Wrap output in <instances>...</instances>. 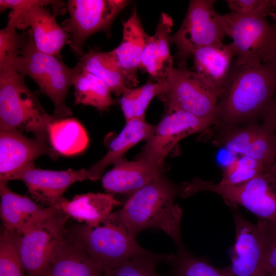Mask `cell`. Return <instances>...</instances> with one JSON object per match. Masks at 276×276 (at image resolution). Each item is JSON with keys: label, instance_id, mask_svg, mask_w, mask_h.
<instances>
[{"label": "cell", "instance_id": "obj_42", "mask_svg": "<svg viewBox=\"0 0 276 276\" xmlns=\"http://www.w3.org/2000/svg\"><path fill=\"white\" fill-rule=\"evenodd\" d=\"M273 101L275 102H276V98L273 99Z\"/></svg>", "mask_w": 276, "mask_h": 276}, {"label": "cell", "instance_id": "obj_28", "mask_svg": "<svg viewBox=\"0 0 276 276\" xmlns=\"http://www.w3.org/2000/svg\"><path fill=\"white\" fill-rule=\"evenodd\" d=\"M75 103L91 106L104 111L114 104L106 84L95 75L82 68L73 83Z\"/></svg>", "mask_w": 276, "mask_h": 276}, {"label": "cell", "instance_id": "obj_39", "mask_svg": "<svg viewBox=\"0 0 276 276\" xmlns=\"http://www.w3.org/2000/svg\"><path fill=\"white\" fill-rule=\"evenodd\" d=\"M269 171L276 175V162L273 163Z\"/></svg>", "mask_w": 276, "mask_h": 276}, {"label": "cell", "instance_id": "obj_38", "mask_svg": "<svg viewBox=\"0 0 276 276\" xmlns=\"http://www.w3.org/2000/svg\"><path fill=\"white\" fill-rule=\"evenodd\" d=\"M262 117L263 123L268 126L276 135V102L273 100L267 106Z\"/></svg>", "mask_w": 276, "mask_h": 276}, {"label": "cell", "instance_id": "obj_14", "mask_svg": "<svg viewBox=\"0 0 276 276\" xmlns=\"http://www.w3.org/2000/svg\"><path fill=\"white\" fill-rule=\"evenodd\" d=\"M12 180L23 181L36 202L48 207L59 204L66 190L77 181L88 180V175L86 169L44 170L37 168L33 163L13 175Z\"/></svg>", "mask_w": 276, "mask_h": 276}, {"label": "cell", "instance_id": "obj_17", "mask_svg": "<svg viewBox=\"0 0 276 276\" xmlns=\"http://www.w3.org/2000/svg\"><path fill=\"white\" fill-rule=\"evenodd\" d=\"M56 16L45 7H33L19 13L16 28L22 30L30 28L39 50L60 58L62 49L69 44L70 36L57 23Z\"/></svg>", "mask_w": 276, "mask_h": 276}, {"label": "cell", "instance_id": "obj_4", "mask_svg": "<svg viewBox=\"0 0 276 276\" xmlns=\"http://www.w3.org/2000/svg\"><path fill=\"white\" fill-rule=\"evenodd\" d=\"M14 65L19 74L30 77L37 83L39 93L51 100L54 105L53 115L57 120L70 118L73 114L65 101L70 87L82 70L79 63L71 68L60 58L39 50L34 43L32 31L29 29Z\"/></svg>", "mask_w": 276, "mask_h": 276}, {"label": "cell", "instance_id": "obj_27", "mask_svg": "<svg viewBox=\"0 0 276 276\" xmlns=\"http://www.w3.org/2000/svg\"><path fill=\"white\" fill-rule=\"evenodd\" d=\"M163 263L170 267L171 276H232L228 266L220 268L204 257L195 256L185 245L176 254L165 255Z\"/></svg>", "mask_w": 276, "mask_h": 276}, {"label": "cell", "instance_id": "obj_30", "mask_svg": "<svg viewBox=\"0 0 276 276\" xmlns=\"http://www.w3.org/2000/svg\"><path fill=\"white\" fill-rule=\"evenodd\" d=\"M18 235L4 227L0 237V276H24L17 247Z\"/></svg>", "mask_w": 276, "mask_h": 276}, {"label": "cell", "instance_id": "obj_25", "mask_svg": "<svg viewBox=\"0 0 276 276\" xmlns=\"http://www.w3.org/2000/svg\"><path fill=\"white\" fill-rule=\"evenodd\" d=\"M82 68L99 77L118 96L136 85L120 66L113 50L90 49L79 57Z\"/></svg>", "mask_w": 276, "mask_h": 276}, {"label": "cell", "instance_id": "obj_2", "mask_svg": "<svg viewBox=\"0 0 276 276\" xmlns=\"http://www.w3.org/2000/svg\"><path fill=\"white\" fill-rule=\"evenodd\" d=\"M179 193V185L160 175L130 195L121 209L104 220L122 225L135 239L144 230L159 229L173 239L177 248L182 247L185 245L180 233L182 210L175 203Z\"/></svg>", "mask_w": 276, "mask_h": 276}, {"label": "cell", "instance_id": "obj_1", "mask_svg": "<svg viewBox=\"0 0 276 276\" xmlns=\"http://www.w3.org/2000/svg\"><path fill=\"white\" fill-rule=\"evenodd\" d=\"M276 93V59L257 66L233 63L214 125L220 130L243 126L262 116Z\"/></svg>", "mask_w": 276, "mask_h": 276}, {"label": "cell", "instance_id": "obj_15", "mask_svg": "<svg viewBox=\"0 0 276 276\" xmlns=\"http://www.w3.org/2000/svg\"><path fill=\"white\" fill-rule=\"evenodd\" d=\"M58 154L45 142L17 130H0V183L7 184L17 172L39 157Z\"/></svg>", "mask_w": 276, "mask_h": 276}, {"label": "cell", "instance_id": "obj_35", "mask_svg": "<svg viewBox=\"0 0 276 276\" xmlns=\"http://www.w3.org/2000/svg\"><path fill=\"white\" fill-rule=\"evenodd\" d=\"M263 235L266 275L276 276V222L259 219Z\"/></svg>", "mask_w": 276, "mask_h": 276}, {"label": "cell", "instance_id": "obj_40", "mask_svg": "<svg viewBox=\"0 0 276 276\" xmlns=\"http://www.w3.org/2000/svg\"><path fill=\"white\" fill-rule=\"evenodd\" d=\"M269 16L273 19V22L276 24V11L270 12Z\"/></svg>", "mask_w": 276, "mask_h": 276}, {"label": "cell", "instance_id": "obj_31", "mask_svg": "<svg viewBox=\"0 0 276 276\" xmlns=\"http://www.w3.org/2000/svg\"><path fill=\"white\" fill-rule=\"evenodd\" d=\"M269 171L262 164L247 156L234 159L226 166L220 183L235 186L245 182Z\"/></svg>", "mask_w": 276, "mask_h": 276}, {"label": "cell", "instance_id": "obj_22", "mask_svg": "<svg viewBox=\"0 0 276 276\" xmlns=\"http://www.w3.org/2000/svg\"><path fill=\"white\" fill-rule=\"evenodd\" d=\"M171 17L162 13L155 32L150 36L145 46L140 68L153 78L162 81L168 70L173 67V59L169 48L170 33L173 26Z\"/></svg>", "mask_w": 276, "mask_h": 276}, {"label": "cell", "instance_id": "obj_24", "mask_svg": "<svg viewBox=\"0 0 276 276\" xmlns=\"http://www.w3.org/2000/svg\"><path fill=\"white\" fill-rule=\"evenodd\" d=\"M120 202L112 194L87 193L76 195L71 200L63 198L58 204L70 217L90 227L102 223Z\"/></svg>", "mask_w": 276, "mask_h": 276}, {"label": "cell", "instance_id": "obj_13", "mask_svg": "<svg viewBox=\"0 0 276 276\" xmlns=\"http://www.w3.org/2000/svg\"><path fill=\"white\" fill-rule=\"evenodd\" d=\"M228 206L233 214L236 232L231 263L228 266L232 276H266L263 235L260 225L247 220L240 213L238 206Z\"/></svg>", "mask_w": 276, "mask_h": 276}, {"label": "cell", "instance_id": "obj_34", "mask_svg": "<svg viewBox=\"0 0 276 276\" xmlns=\"http://www.w3.org/2000/svg\"><path fill=\"white\" fill-rule=\"evenodd\" d=\"M261 125L250 124L227 130H220L219 142L229 151L242 155L258 133Z\"/></svg>", "mask_w": 276, "mask_h": 276}, {"label": "cell", "instance_id": "obj_43", "mask_svg": "<svg viewBox=\"0 0 276 276\" xmlns=\"http://www.w3.org/2000/svg\"><path fill=\"white\" fill-rule=\"evenodd\" d=\"M266 276H269V275H266Z\"/></svg>", "mask_w": 276, "mask_h": 276}, {"label": "cell", "instance_id": "obj_26", "mask_svg": "<svg viewBox=\"0 0 276 276\" xmlns=\"http://www.w3.org/2000/svg\"><path fill=\"white\" fill-rule=\"evenodd\" d=\"M49 143L58 153L72 155L82 152L88 144V137L81 124L76 119L57 120L48 129Z\"/></svg>", "mask_w": 276, "mask_h": 276}, {"label": "cell", "instance_id": "obj_6", "mask_svg": "<svg viewBox=\"0 0 276 276\" xmlns=\"http://www.w3.org/2000/svg\"><path fill=\"white\" fill-rule=\"evenodd\" d=\"M200 191L217 194L227 205L242 206L259 219L276 222V175L270 171L235 186L195 178L180 185L179 196L188 197Z\"/></svg>", "mask_w": 276, "mask_h": 276}, {"label": "cell", "instance_id": "obj_16", "mask_svg": "<svg viewBox=\"0 0 276 276\" xmlns=\"http://www.w3.org/2000/svg\"><path fill=\"white\" fill-rule=\"evenodd\" d=\"M193 56L194 72L219 101L225 92L236 56L232 43L203 47L197 50Z\"/></svg>", "mask_w": 276, "mask_h": 276}, {"label": "cell", "instance_id": "obj_23", "mask_svg": "<svg viewBox=\"0 0 276 276\" xmlns=\"http://www.w3.org/2000/svg\"><path fill=\"white\" fill-rule=\"evenodd\" d=\"M149 36L145 31L136 10L123 24V37L120 45L113 50L125 73L135 84L136 73Z\"/></svg>", "mask_w": 276, "mask_h": 276}, {"label": "cell", "instance_id": "obj_7", "mask_svg": "<svg viewBox=\"0 0 276 276\" xmlns=\"http://www.w3.org/2000/svg\"><path fill=\"white\" fill-rule=\"evenodd\" d=\"M70 216L58 205L18 235L17 247L27 276H42L62 241Z\"/></svg>", "mask_w": 276, "mask_h": 276}, {"label": "cell", "instance_id": "obj_3", "mask_svg": "<svg viewBox=\"0 0 276 276\" xmlns=\"http://www.w3.org/2000/svg\"><path fill=\"white\" fill-rule=\"evenodd\" d=\"M25 77L14 64L0 65V130L31 132L49 144L48 129L57 119L44 110Z\"/></svg>", "mask_w": 276, "mask_h": 276}, {"label": "cell", "instance_id": "obj_18", "mask_svg": "<svg viewBox=\"0 0 276 276\" xmlns=\"http://www.w3.org/2000/svg\"><path fill=\"white\" fill-rule=\"evenodd\" d=\"M163 165L142 158L128 161L123 158L103 176L102 186L108 192L130 195L163 174Z\"/></svg>", "mask_w": 276, "mask_h": 276}, {"label": "cell", "instance_id": "obj_41", "mask_svg": "<svg viewBox=\"0 0 276 276\" xmlns=\"http://www.w3.org/2000/svg\"><path fill=\"white\" fill-rule=\"evenodd\" d=\"M151 276H161L159 274H158L157 273H156L155 272H154Z\"/></svg>", "mask_w": 276, "mask_h": 276}, {"label": "cell", "instance_id": "obj_5", "mask_svg": "<svg viewBox=\"0 0 276 276\" xmlns=\"http://www.w3.org/2000/svg\"><path fill=\"white\" fill-rule=\"evenodd\" d=\"M66 233L104 271L150 252L141 246L122 225L106 220L96 227L85 223L67 225Z\"/></svg>", "mask_w": 276, "mask_h": 276}, {"label": "cell", "instance_id": "obj_32", "mask_svg": "<svg viewBox=\"0 0 276 276\" xmlns=\"http://www.w3.org/2000/svg\"><path fill=\"white\" fill-rule=\"evenodd\" d=\"M262 164L268 170L274 163L276 155V135L266 124H261L253 141L242 155Z\"/></svg>", "mask_w": 276, "mask_h": 276}, {"label": "cell", "instance_id": "obj_29", "mask_svg": "<svg viewBox=\"0 0 276 276\" xmlns=\"http://www.w3.org/2000/svg\"><path fill=\"white\" fill-rule=\"evenodd\" d=\"M163 81L149 82L137 88L127 89L121 96L120 103L126 121L145 118L146 110L152 99L164 89Z\"/></svg>", "mask_w": 276, "mask_h": 276}, {"label": "cell", "instance_id": "obj_12", "mask_svg": "<svg viewBox=\"0 0 276 276\" xmlns=\"http://www.w3.org/2000/svg\"><path fill=\"white\" fill-rule=\"evenodd\" d=\"M213 124L183 111L166 112L155 126L137 158L163 165L169 152L181 140L208 129Z\"/></svg>", "mask_w": 276, "mask_h": 276}, {"label": "cell", "instance_id": "obj_36", "mask_svg": "<svg viewBox=\"0 0 276 276\" xmlns=\"http://www.w3.org/2000/svg\"><path fill=\"white\" fill-rule=\"evenodd\" d=\"M51 6L55 15L64 14L66 11L65 3L55 0H0V11L4 12L7 9L20 13L35 7H45Z\"/></svg>", "mask_w": 276, "mask_h": 276}, {"label": "cell", "instance_id": "obj_19", "mask_svg": "<svg viewBox=\"0 0 276 276\" xmlns=\"http://www.w3.org/2000/svg\"><path fill=\"white\" fill-rule=\"evenodd\" d=\"M104 270L66 233L42 276H103Z\"/></svg>", "mask_w": 276, "mask_h": 276}, {"label": "cell", "instance_id": "obj_33", "mask_svg": "<svg viewBox=\"0 0 276 276\" xmlns=\"http://www.w3.org/2000/svg\"><path fill=\"white\" fill-rule=\"evenodd\" d=\"M165 256L150 252L105 271L103 276H151L157 265L163 262Z\"/></svg>", "mask_w": 276, "mask_h": 276}, {"label": "cell", "instance_id": "obj_11", "mask_svg": "<svg viewBox=\"0 0 276 276\" xmlns=\"http://www.w3.org/2000/svg\"><path fill=\"white\" fill-rule=\"evenodd\" d=\"M125 0H69L66 9L70 17L62 22L69 34V45L79 57L83 46L91 35L108 31L118 14L128 5Z\"/></svg>", "mask_w": 276, "mask_h": 276}, {"label": "cell", "instance_id": "obj_8", "mask_svg": "<svg viewBox=\"0 0 276 276\" xmlns=\"http://www.w3.org/2000/svg\"><path fill=\"white\" fill-rule=\"evenodd\" d=\"M227 34L233 39L234 63L257 66L276 59V24L263 15H223Z\"/></svg>", "mask_w": 276, "mask_h": 276}, {"label": "cell", "instance_id": "obj_37", "mask_svg": "<svg viewBox=\"0 0 276 276\" xmlns=\"http://www.w3.org/2000/svg\"><path fill=\"white\" fill-rule=\"evenodd\" d=\"M231 12L242 15L269 16L273 9V0H226Z\"/></svg>", "mask_w": 276, "mask_h": 276}, {"label": "cell", "instance_id": "obj_10", "mask_svg": "<svg viewBox=\"0 0 276 276\" xmlns=\"http://www.w3.org/2000/svg\"><path fill=\"white\" fill-rule=\"evenodd\" d=\"M162 81L164 89L157 97L166 112L183 111L214 125L218 100L194 71L173 66Z\"/></svg>", "mask_w": 276, "mask_h": 276}, {"label": "cell", "instance_id": "obj_9", "mask_svg": "<svg viewBox=\"0 0 276 276\" xmlns=\"http://www.w3.org/2000/svg\"><path fill=\"white\" fill-rule=\"evenodd\" d=\"M215 0H192L177 31L170 37L176 47L178 67L187 68L188 58L202 47L222 42L227 36L223 15L214 8Z\"/></svg>", "mask_w": 276, "mask_h": 276}, {"label": "cell", "instance_id": "obj_21", "mask_svg": "<svg viewBox=\"0 0 276 276\" xmlns=\"http://www.w3.org/2000/svg\"><path fill=\"white\" fill-rule=\"evenodd\" d=\"M0 215L5 227L18 235L41 218L48 207L26 195L14 193L7 184L0 183Z\"/></svg>", "mask_w": 276, "mask_h": 276}, {"label": "cell", "instance_id": "obj_20", "mask_svg": "<svg viewBox=\"0 0 276 276\" xmlns=\"http://www.w3.org/2000/svg\"><path fill=\"white\" fill-rule=\"evenodd\" d=\"M154 128L155 126L148 123L145 118L126 121L120 132L110 142L106 154L87 169L88 180L100 179L107 166L123 159L127 151L139 142L147 141Z\"/></svg>", "mask_w": 276, "mask_h": 276}]
</instances>
